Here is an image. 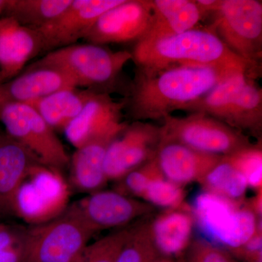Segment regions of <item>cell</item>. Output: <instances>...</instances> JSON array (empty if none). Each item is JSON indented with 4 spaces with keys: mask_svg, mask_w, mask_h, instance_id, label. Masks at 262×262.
<instances>
[{
    "mask_svg": "<svg viewBox=\"0 0 262 262\" xmlns=\"http://www.w3.org/2000/svg\"><path fill=\"white\" fill-rule=\"evenodd\" d=\"M249 74L222 66L179 65L159 70L136 68L125 111L134 121L163 120L208 94L232 76Z\"/></svg>",
    "mask_w": 262,
    "mask_h": 262,
    "instance_id": "6da1fadb",
    "label": "cell"
},
{
    "mask_svg": "<svg viewBox=\"0 0 262 262\" xmlns=\"http://www.w3.org/2000/svg\"><path fill=\"white\" fill-rule=\"evenodd\" d=\"M136 68L159 70L172 66L206 65L234 67L258 77L261 67L231 51L214 32L193 29L173 35L143 38L132 52Z\"/></svg>",
    "mask_w": 262,
    "mask_h": 262,
    "instance_id": "7a4b0ae2",
    "label": "cell"
},
{
    "mask_svg": "<svg viewBox=\"0 0 262 262\" xmlns=\"http://www.w3.org/2000/svg\"><path fill=\"white\" fill-rule=\"evenodd\" d=\"M130 60V52L113 51L103 46L87 43L49 52L33 65L61 71L77 89L110 94Z\"/></svg>",
    "mask_w": 262,
    "mask_h": 262,
    "instance_id": "3957f363",
    "label": "cell"
},
{
    "mask_svg": "<svg viewBox=\"0 0 262 262\" xmlns=\"http://www.w3.org/2000/svg\"><path fill=\"white\" fill-rule=\"evenodd\" d=\"M256 78L246 73L232 76L184 111L206 114L246 135L261 139L262 89Z\"/></svg>",
    "mask_w": 262,
    "mask_h": 262,
    "instance_id": "277c9868",
    "label": "cell"
},
{
    "mask_svg": "<svg viewBox=\"0 0 262 262\" xmlns=\"http://www.w3.org/2000/svg\"><path fill=\"white\" fill-rule=\"evenodd\" d=\"M241 202L206 191L196 196L191 211L204 241L234 253L254 235L259 218L251 203Z\"/></svg>",
    "mask_w": 262,
    "mask_h": 262,
    "instance_id": "5b68a950",
    "label": "cell"
},
{
    "mask_svg": "<svg viewBox=\"0 0 262 262\" xmlns=\"http://www.w3.org/2000/svg\"><path fill=\"white\" fill-rule=\"evenodd\" d=\"M72 206L26 229L21 262H77L94 234Z\"/></svg>",
    "mask_w": 262,
    "mask_h": 262,
    "instance_id": "8992f818",
    "label": "cell"
},
{
    "mask_svg": "<svg viewBox=\"0 0 262 262\" xmlns=\"http://www.w3.org/2000/svg\"><path fill=\"white\" fill-rule=\"evenodd\" d=\"M169 115L163 120L161 140L174 141L208 154L228 156L253 145L241 131L205 113Z\"/></svg>",
    "mask_w": 262,
    "mask_h": 262,
    "instance_id": "52a82bcc",
    "label": "cell"
},
{
    "mask_svg": "<svg viewBox=\"0 0 262 262\" xmlns=\"http://www.w3.org/2000/svg\"><path fill=\"white\" fill-rule=\"evenodd\" d=\"M207 27L231 51L256 67L262 58V3L258 0H219Z\"/></svg>",
    "mask_w": 262,
    "mask_h": 262,
    "instance_id": "ba28073f",
    "label": "cell"
},
{
    "mask_svg": "<svg viewBox=\"0 0 262 262\" xmlns=\"http://www.w3.org/2000/svg\"><path fill=\"white\" fill-rule=\"evenodd\" d=\"M5 133L30 151L42 165L62 171L70 158L56 132L29 104L0 103Z\"/></svg>",
    "mask_w": 262,
    "mask_h": 262,
    "instance_id": "9c48e42d",
    "label": "cell"
},
{
    "mask_svg": "<svg viewBox=\"0 0 262 262\" xmlns=\"http://www.w3.org/2000/svg\"><path fill=\"white\" fill-rule=\"evenodd\" d=\"M70 189L61 171L36 164L24 177L13 201L12 215L29 225L53 220L69 206Z\"/></svg>",
    "mask_w": 262,
    "mask_h": 262,
    "instance_id": "30bf717a",
    "label": "cell"
},
{
    "mask_svg": "<svg viewBox=\"0 0 262 262\" xmlns=\"http://www.w3.org/2000/svg\"><path fill=\"white\" fill-rule=\"evenodd\" d=\"M161 140V126L133 121L108 144L103 168L107 180H121L154 159Z\"/></svg>",
    "mask_w": 262,
    "mask_h": 262,
    "instance_id": "8fae6325",
    "label": "cell"
},
{
    "mask_svg": "<svg viewBox=\"0 0 262 262\" xmlns=\"http://www.w3.org/2000/svg\"><path fill=\"white\" fill-rule=\"evenodd\" d=\"M125 103L110 94L95 93L80 113L66 127L63 133L75 149L95 141L113 140L127 125L124 121Z\"/></svg>",
    "mask_w": 262,
    "mask_h": 262,
    "instance_id": "7c38bea8",
    "label": "cell"
},
{
    "mask_svg": "<svg viewBox=\"0 0 262 262\" xmlns=\"http://www.w3.org/2000/svg\"><path fill=\"white\" fill-rule=\"evenodd\" d=\"M151 21L150 0H123L101 15L84 39L99 46L137 42L149 32Z\"/></svg>",
    "mask_w": 262,
    "mask_h": 262,
    "instance_id": "4fadbf2b",
    "label": "cell"
},
{
    "mask_svg": "<svg viewBox=\"0 0 262 262\" xmlns=\"http://www.w3.org/2000/svg\"><path fill=\"white\" fill-rule=\"evenodd\" d=\"M96 233L127 227L133 220L154 211L151 205L115 191H97L71 204Z\"/></svg>",
    "mask_w": 262,
    "mask_h": 262,
    "instance_id": "5bb4252c",
    "label": "cell"
},
{
    "mask_svg": "<svg viewBox=\"0 0 262 262\" xmlns=\"http://www.w3.org/2000/svg\"><path fill=\"white\" fill-rule=\"evenodd\" d=\"M123 0H72L55 20L40 29L44 51H53L77 44L84 39L96 20L105 12Z\"/></svg>",
    "mask_w": 262,
    "mask_h": 262,
    "instance_id": "9a60e30c",
    "label": "cell"
},
{
    "mask_svg": "<svg viewBox=\"0 0 262 262\" xmlns=\"http://www.w3.org/2000/svg\"><path fill=\"white\" fill-rule=\"evenodd\" d=\"M44 51L42 36L8 16L0 17V80L1 84L19 75L34 57Z\"/></svg>",
    "mask_w": 262,
    "mask_h": 262,
    "instance_id": "2e32d148",
    "label": "cell"
},
{
    "mask_svg": "<svg viewBox=\"0 0 262 262\" xmlns=\"http://www.w3.org/2000/svg\"><path fill=\"white\" fill-rule=\"evenodd\" d=\"M222 157L196 151L174 141L160 140L156 159L164 178L182 187L201 182Z\"/></svg>",
    "mask_w": 262,
    "mask_h": 262,
    "instance_id": "e0dca14e",
    "label": "cell"
},
{
    "mask_svg": "<svg viewBox=\"0 0 262 262\" xmlns=\"http://www.w3.org/2000/svg\"><path fill=\"white\" fill-rule=\"evenodd\" d=\"M69 88H76L61 71L31 65L23 73L0 84V103H29Z\"/></svg>",
    "mask_w": 262,
    "mask_h": 262,
    "instance_id": "ac0fdd59",
    "label": "cell"
},
{
    "mask_svg": "<svg viewBox=\"0 0 262 262\" xmlns=\"http://www.w3.org/2000/svg\"><path fill=\"white\" fill-rule=\"evenodd\" d=\"M38 163L28 149L5 131H0V215L12 214L19 186Z\"/></svg>",
    "mask_w": 262,
    "mask_h": 262,
    "instance_id": "d6986e66",
    "label": "cell"
},
{
    "mask_svg": "<svg viewBox=\"0 0 262 262\" xmlns=\"http://www.w3.org/2000/svg\"><path fill=\"white\" fill-rule=\"evenodd\" d=\"M194 218L191 208L183 205L167 210L150 223L155 247L165 257L178 256L189 247Z\"/></svg>",
    "mask_w": 262,
    "mask_h": 262,
    "instance_id": "ffe728a7",
    "label": "cell"
},
{
    "mask_svg": "<svg viewBox=\"0 0 262 262\" xmlns=\"http://www.w3.org/2000/svg\"><path fill=\"white\" fill-rule=\"evenodd\" d=\"M150 1L152 21L149 32L143 38L173 35L195 29L206 15L194 0Z\"/></svg>",
    "mask_w": 262,
    "mask_h": 262,
    "instance_id": "44dd1931",
    "label": "cell"
},
{
    "mask_svg": "<svg viewBox=\"0 0 262 262\" xmlns=\"http://www.w3.org/2000/svg\"><path fill=\"white\" fill-rule=\"evenodd\" d=\"M94 91L69 88L36 100L29 104L54 130H64L95 94Z\"/></svg>",
    "mask_w": 262,
    "mask_h": 262,
    "instance_id": "7402d4cb",
    "label": "cell"
},
{
    "mask_svg": "<svg viewBox=\"0 0 262 262\" xmlns=\"http://www.w3.org/2000/svg\"><path fill=\"white\" fill-rule=\"evenodd\" d=\"M113 140L95 141L76 149L70 165L71 180L78 190L91 194L101 190L108 182L103 163L106 149Z\"/></svg>",
    "mask_w": 262,
    "mask_h": 262,
    "instance_id": "603a6c76",
    "label": "cell"
},
{
    "mask_svg": "<svg viewBox=\"0 0 262 262\" xmlns=\"http://www.w3.org/2000/svg\"><path fill=\"white\" fill-rule=\"evenodd\" d=\"M72 0H7L3 14L24 27L40 29L48 25L72 3Z\"/></svg>",
    "mask_w": 262,
    "mask_h": 262,
    "instance_id": "cb8c5ba5",
    "label": "cell"
},
{
    "mask_svg": "<svg viewBox=\"0 0 262 262\" xmlns=\"http://www.w3.org/2000/svg\"><path fill=\"white\" fill-rule=\"evenodd\" d=\"M200 184L206 192L234 202L242 201L248 187L247 179L229 155L222 157Z\"/></svg>",
    "mask_w": 262,
    "mask_h": 262,
    "instance_id": "d4e9b609",
    "label": "cell"
},
{
    "mask_svg": "<svg viewBox=\"0 0 262 262\" xmlns=\"http://www.w3.org/2000/svg\"><path fill=\"white\" fill-rule=\"evenodd\" d=\"M160 257L151 237L150 223L141 222L132 226L117 262H155Z\"/></svg>",
    "mask_w": 262,
    "mask_h": 262,
    "instance_id": "484cf974",
    "label": "cell"
},
{
    "mask_svg": "<svg viewBox=\"0 0 262 262\" xmlns=\"http://www.w3.org/2000/svg\"><path fill=\"white\" fill-rule=\"evenodd\" d=\"M132 226L117 229L84 248L77 262H117Z\"/></svg>",
    "mask_w": 262,
    "mask_h": 262,
    "instance_id": "4316f807",
    "label": "cell"
},
{
    "mask_svg": "<svg viewBox=\"0 0 262 262\" xmlns=\"http://www.w3.org/2000/svg\"><path fill=\"white\" fill-rule=\"evenodd\" d=\"M184 198V189L181 186L163 178L150 183L142 199L150 205L170 210L182 206Z\"/></svg>",
    "mask_w": 262,
    "mask_h": 262,
    "instance_id": "83f0119b",
    "label": "cell"
},
{
    "mask_svg": "<svg viewBox=\"0 0 262 262\" xmlns=\"http://www.w3.org/2000/svg\"><path fill=\"white\" fill-rule=\"evenodd\" d=\"M164 178L155 158L127 173L121 179L120 188L117 192L142 198L150 183Z\"/></svg>",
    "mask_w": 262,
    "mask_h": 262,
    "instance_id": "f1b7e54d",
    "label": "cell"
},
{
    "mask_svg": "<svg viewBox=\"0 0 262 262\" xmlns=\"http://www.w3.org/2000/svg\"><path fill=\"white\" fill-rule=\"evenodd\" d=\"M247 179L248 187L261 191L262 150L261 144H253L251 147L229 155Z\"/></svg>",
    "mask_w": 262,
    "mask_h": 262,
    "instance_id": "f546056e",
    "label": "cell"
},
{
    "mask_svg": "<svg viewBox=\"0 0 262 262\" xmlns=\"http://www.w3.org/2000/svg\"><path fill=\"white\" fill-rule=\"evenodd\" d=\"M25 231L0 223V262H21Z\"/></svg>",
    "mask_w": 262,
    "mask_h": 262,
    "instance_id": "4dcf8cb0",
    "label": "cell"
},
{
    "mask_svg": "<svg viewBox=\"0 0 262 262\" xmlns=\"http://www.w3.org/2000/svg\"><path fill=\"white\" fill-rule=\"evenodd\" d=\"M188 262H236L230 253L207 242L196 239L191 244L188 252Z\"/></svg>",
    "mask_w": 262,
    "mask_h": 262,
    "instance_id": "1f68e13d",
    "label": "cell"
},
{
    "mask_svg": "<svg viewBox=\"0 0 262 262\" xmlns=\"http://www.w3.org/2000/svg\"><path fill=\"white\" fill-rule=\"evenodd\" d=\"M6 4L7 0H0V15L3 14Z\"/></svg>",
    "mask_w": 262,
    "mask_h": 262,
    "instance_id": "d6a6232c",
    "label": "cell"
},
{
    "mask_svg": "<svg viewBox=\"0 0 262 262\" xmlns=\"http://www.w3.org/2000/svg\"><path fill=\"white\" fill-rule=\"evenodd\" d=\"M155 262H173L171 259L167 257H160Z\"/></svg>",
    "mask_w": 262,
    "mask_h": 262,
    "instance_id": "836d02e7",
    "label": "cell"
},
{
    "mask_svg": "<svg viewBox=\"0 0 262 262\" xmlns=\"http://www.w3.org/2000/svg\"><path fill=\"white\" fill-rule=\"evenodd\" d=\"M179 262H185V261H183V260H180V261H179Z\"/></svg>",
    "mask_w": 262,
    "mask_h": 262,
    "instance_id": "e575fe53",
    "label": "cell"
},
{
    "mask_svg": "<svg viewBox=\"0 0 262 262\" xmlns=\"http://www.w3.org/2000/svg\"><path fill=\"white\" fill-rule=\"evenodd\" d=\"M0 84H1V80H0Z\"/></svg>",
    "mask_w": 262,
    "mask_h": 262,
    "instance_id": "d590c367",
    "label": "cell"
}]
</instances>
